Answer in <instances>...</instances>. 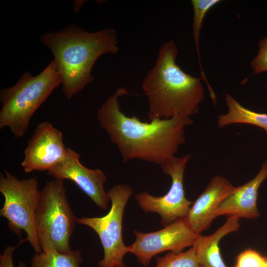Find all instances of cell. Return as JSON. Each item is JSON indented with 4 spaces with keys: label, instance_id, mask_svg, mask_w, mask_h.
<instances>
[{
    "label": "cell",
    "instance_id": "obj_13",
    "mask_svg": "<svg viewBox=\"0 0 267 267\" xmlns=\"http://www.w3.org/2000/svg\"><path fill=\"white\" fill-rule=\"evenodd\" d=\"M267 178V160L265 161L257 175L245 184L236 187L215 210L213 217L225 215L239 219H256L260 214L257 206L258 190Z\"/></svg>",
    "mask_w": 267,
    "mask_h": 267
},
{
    "label": "cell",
    "instance_id": "obj_12",
    "mask_svg": "<svg viewBox=\"0 0 267 267\" xmlns=\"http://www.w3.org/2000/svg\"><path fill=\"white\" fill-rule=\"evenodd\" d=\"M225 178L216 176L191 206L185 221L195 232L201 234L214 220L213 214L219 204L235 189Z\"/></svg>",
    "mask_w": 267,
    "mask_h": 267
},
{
    "label": "cell",
    "instance_id": "obj_22",
    "mask_svg": "<svg viewBox=\"0 0 267 267\" xmlns=\"http://www.w3.org/2000/svg\"><path fill=\"white\" fill-rule=\"evenodd\" d=\"M113 267H127L123 263L118 265H116Z\"/></svg>",
    "mask_w": 267,
    "mask_h": 267
},
{
    "label": "cell",
    "instance_id": "obj_23",
    "mask_svg": "<svg viewBox=\"0 0 267 267\" xmlns=\"http://www.w3.org/2000/svg\"><path fill=\"white\" fill-rule=\"evenodd\" d=\"M265 257V260H266V264H267V255L264 256Z\"/></svg>",
    "mask_w": 267,
    "mask_h": 267
},
{
    "label": "cell",
    "instance_id": "obj_3",
    "mask_svg": "<svg viewBox=\"0 0 267 267\" xmlns=\"http://www.w3.org/2000/svg\"><path fill=\"white\" fill-rule=\"evenodd\" d=\"M117 37L112 28L89 32L76 25L41 35V42L49 48L54 57L67 98H71L93 81L91 70L100 56L118 51Z\"/></svg>",
    "mask_w": 267,
    "mask_h": 267
},
{
    "label": "cell",
    "instance_id": "obj_9",
    "mask_svg": "<svg viewBox=\"0 0 267 267\" xmlns=\"http://www.w3.org/2000/svg\"><path fill=\"white\" fill-rule=\"evenodd\" d=\"M135 240L128 246V253L133 254L144 267L149 266L152 258L166 251L179 253L192 247L200 234L193 231L184 218H179L159 230L144 233L134 230Z\"/></svg>",
    "mask_w": 267,
    "mask_h": 267
},
{
    "label": "cell",
    "instance_id": "obj_8",
    "mask_svg": "<svg viewBox=\"0 0 267 267\" xmlns=\"http://www.w3.org/2000/svg\"><path fill=\"white\" fill-rule=\"evenodd\" d=\"M190 157V155L174 156L160 165L163 173L172 179L170 188L164 195L154 196L146 191L135 195L138 205L144 212L159 215L160 224L164 227L185 218L191 207L192 202L186 198L183 187L184 173Z\"/></svg>",
    "mask_w": 267,
    "mask_h": 267
},
{
    "label": "cell",
    "instance_id": "obj_15",
    "mask_svg": "<svg viewBox=\"0 0 267 267\" xmlns=\"http://www.w3.org/2000/svg\"><path fill=\"white\" fill-rule=\"evenodd\" d=\"M226 113L218 117V125L222 128L233 124H245L258 126L267 133V114L255 112L240 104L234 97L225 93Z\"/></svg>",
    "mask_w": 267,
    "mask_h": 267
},
{
    "label": "cell",
    "instance_id": "obj_14",
    "mask_svg": "<svg viewBox=\"0 0 267 267\" xmlns=\"http://www.w3.org/2000/svg\"><path fill=\"white\" fill-rule=\"evenodd\" d=\"M239 220L234 216L227 217L225 222L213 234L199 235L192 247L199 267H227L222 259L219 244L224 236L239 229Z\"/></svg>",
    "mask_w": 267,
    "mask_h": 267
},
{
    "label": "cell",
    "instance_id": "obj_5",
    "mask_svg": "<svg viewBox=\"0 0 267 267\" xmlns=\"http://www.w3.org/2000/svg\"><path fill=\"white\" fill-rule=\"evenodd\" d=\"M68 202L63 180L46 182L40 190L35 217L38 239L42 251L67 253L77 221Z\"/></svg>",
    "mask_w": 267,
    "mask_h": 267
},
{
    "label": "cell",
    "instance_id": "obj_18",
    "mask_svg": "<svg viewBox=\"0 0 267 267\" xmlns=\"http://www.w3.org/2000/svg\"><path fill=\"white\" fill-rule=\"evenodd\" d=\"M156 260L154 267H199L192 247L185 252H170L164 256L156 257Z\"/></svg>",
    "mask_w": 267,
    "mask_h": 267
},
{
    "label": "cell",
    "instance_id": "obj_16",
    "mask_svg": "<svg viewBox=\"0 0 267 267\" xmlns=\"http://www.w3.org/2000/svg\"><path fill=\"white\" fill-rule=\"evenodd\" d=\"M221 0H191L193 12L192 21V34L198 56L201 78L205 82L211 97L216 95L208 82L202 66L199 48V37L203 20L207 12L214 6L221 2Z\"/></svg>",
    "mask_w": 267,
    "mask_h": 267
},
{
    "label": "cell",
    "instance_id": "obj_19",
    "mask_svg": "<svg viewBox=\"0 0 267 267\" xmlns=\"http://www.w3.org/2000/svg\"><path fill=\"white\" fill-rule=\"evenodd\" d=\"M233 267H267V264L264 256L257 251L248 248L237 256Z\"/></svg>",
    "mask_w": 267,
    "mask_h": 267
},
{
    "label": "cell",
    "instance_id": "obj_7",
    "mask_svg": "<svg viewBox=\"0 0 267 267\" xmlns=\"http://www.w3.org/2000/svg\"><path fill=\"white\" fill-rule=\"evenodd\" d=\"M111 201V208L105 216L82 217L77 219L79 224L88 226L98 236L104 252L98 267H113L123 264L128 253V246L123 242L122 222L126 204L133 194L132 188L127 184H118L107 192Z\"/></svg>",
    "mask_w": 267,
    "mask_h": 267
},
{
    "label": "cell",
    "instance_id": "obj_10",
    "mask_svg": "<svg viewBox=\"0 0 267 267\" xmlns=\"http://www.w3.org/2000/svg\"><path fill=\"white\" fill-rule=\"evenodd\" d=\"M67 152L62 133L50 123H40L28 141L21 166L25 173L49 171L62 162Z\"/></svg>",
    "mask_w": 267,
    "mask_h": 267
},
{
    "label": "cell",
    "instance_id": "obj_2",
    "mask_svg": "<svg viewBox=\"0 0 267 267\" xmlns=\"http://www.w3.org/2000/svg\"><path fill=\"white\" fill-rule=\"evenodd\" d=\"M178 47L170 40L161 46L153 67L142 87L148 104L150 121L175 117L190 118L204 99L201 77L192 76L176 63Z\"/></svg>",
    "mask_w": 267,
    "mask_h": 267
},
{
    "label": "cell",
    "instance_id": "obj_1",
    "mask_svg": "<svg viewBox=\"0 0 267 267\" xmlns=\"http://www.w3.org/2000/svg\"><path fill=\"white\" fill-rule=\"evenodd\" d=\"M129 94L120 87L107 98L97 111L100 125L117 146L123 162L138 159L161 165L175 156L185 142V128L193 121L175 117L148 123L128 116L120 109L119 100Z\"/></svg>",
    "mask_w": 267,
    "mask_h": 267
},
{
    "label": "cell",
    "instance_id": "obj_17",
    "mask_svg": "<svg viewBox=\"0 0 267 267\" xmlns=\"http://www.w3.org/2000/svg\"><path fill=\"white\" fill-rule=\"evenodd\" d=\"M83 261L79 250H71L61 253L55 250L35 253L31 260V267H80Z\"/></svg>",
    "mask_w": 267,
    "mask_h": 267
},
{
    "label": "cell",
    "instance_id": "obj_11",
    "mask_svg": "<svg viewBox=\"0 0 267 267\" xmlns=\"http://www.w3.org/2000/svg\"><path fill=\"white\" fill-rule=\"evenodd\" d=\"M80 155L67 148L65 159L47 171L54 179L73 181L100 209L106 210L110 200L104 188L107 177L100 169H90L80 161Z\"/></svg>",
    "mask_w": 267,
    "mask_h": 267
},
{
    "label": "cell",
    "instance_id": "obj_4",
    "mask_svg": "<svg viewBox=\"0 0 267 267\" xmlns=\"http://www.w3.org/2000/svg\"><path fill=\"white\" fill-rule=\"evenodd\" d=\"M61 84L54 59L37 76L25 72L14 86L0 90V129L7 127L15 137H22L36 111Z\"/></svg>",
    "mask_w": 267,
    "mask_h": 267
},
{
    "label": "cell",
    "instance_id": "obj_21",
    "mask_svg": "<svg viewBox=\"0 0 267 267\" xmlns=\"http://www.w3.org/2000/svg\"><path fill=\"white\" fill-rule=\"evenodd\" d=\"M16 247L8 245L0 255V267H14L13 262V252ZM18 267H26V265L20 262Z\"/></svg>",
    "mask_w": 267,
    "mask_h": 267
},
{
    "label": "cell",
    "instance_id": "obj_20",
    "mask_svg": "<svg viewBox=\"0 0 267 267\" xmlns=\"http://www.w3.org/2000/svg\"><path fill=\"white\" fill-rule=\"evenodd\" d=\"M258 45V53L251 63L255 74L267 71V37L261 39Z\"/></svg>",
    "mask_w": 267,
    "mask_h": 267
},
{
    "label": "cell",
    "instance_id": "obj_6",
    "mask_svg": "<svg viewBox=\"0 0 267 267\" xmlns=\"http://www.w3.org/2000/svg\"><path fill=\"white\" fill-rule=\"evenodd\" d=\"M0 174V192L4 201L0 216L7 221L10 230L21 237L22 231L26 237L18 245L28 242L35 253L42 252L35 225V217L40 190L36 177L19 179L6 170Z\"/></svg>",
    "mask_w": 267,
    "mask_h": 267
}]
</instances>
